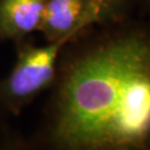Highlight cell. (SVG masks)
<instances>
[{"label":"cell","mask_w":150,"mask_h":150,"mask_svg":"<svg viewBox=\"0 0 150 150\" xmlns=\"http://www.w3.org/2000/svg\"><path fill=\"white\" fill-rule=\"evenodd\" d=\"M134 0H48L39 31L47 41L70 42L95 25L119 22Z\"/></svg>","instance_id":"obj_3"},{"label":"cell","mask_w":150,"mask_h":150,"mask_svg":"<svg viewBox=\"0 0 150 150\" xmlns=\"http://www.w3.org/2000/svg\"><path fill=\"white\" fill-rule=\"evenodd\" d=\"M45 125L48 150H146L150 141V31L97 38L58 68Z\"/></svg>","instance_id":"obj_1"},{"label":"cell","mask_w":150,"mask_h":150,"mask_svg":"<svg viewBox=\"0 0 150 150\" xmlns=\"http://www.w3.org/2000/svg\"><path fill=\"white\" fill-rule=\"evenodd\" d=\"M67 39L33 46L20 41L10 72L0 80V109L19 115L42 91L54 85L58 62Z\"/></svg>","instance_id":"obj_2"},{"label":"cell","mask_w":150,"mask_h":150,"mask_svg":"<svg viewBox=\"0 0 150 150\" xmlns=\"http://www.w3.org/2000/svg\"><path fill=\"white\" fill-rule=\"evenodd\" d=\"M0 150H30L26 144H23L18 138H7L1 144Z\"/></svg>","instance_id":"obj_5"},{"label":"cell","mask_w":150,"mask_h":150,"mask_svg":"<svg viewBox=\"0 0 150 150\" xmlns=\"http://www.w3.org/2000/svg\"><path fill=\"white\" fill-rule=\"evenodd\" d=\"M48 0H0V39L22 41L39 30Z\"/></svg>","instance_id":"obj_4"},{"label":"cell","mask_w":150,"mask_h":150,"mask_svg":"<svg viewBox=\"0 0 150 150\" xmlns=\"http://www.w3.org/2000/svg\"><path fill=\"white\" fill-rule=\"evenodd\" d=\"M147 4H148V7H149V9H150V0H147Z\"/></svg>","instance_id":"obj_6"}]
</instances>
